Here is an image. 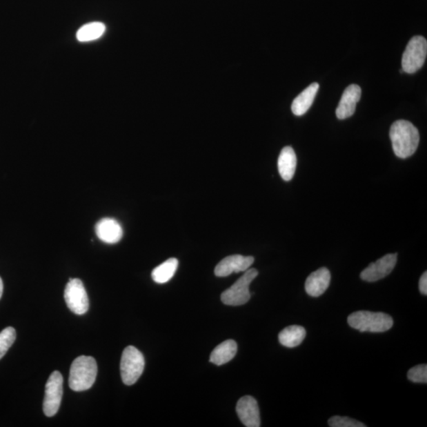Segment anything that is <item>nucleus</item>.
Masks as SVG:
<instances>
[{"mask_svg":"<svg viewBox=\"0 0 427 427\" xmlns=\"http://www.w3.org/2000/svg\"><path fill=\"white\" fill-rule=\"evenodd\" d=\"M390 136L394 153L399 159H408L413 155L419 143L418 129L408 121L394 122L390 128Z\"/></svg>","mask_w":427,"mask_h":427,"instance_id":"nucleus-1","label":"nucleus"},{"mask_svg":"<svg viewBox=\"0 0 427 427\" xmlns=\"http://www.w3.org/2000/svg\"><path fill=\"white\" fill-rule=\"evenodd\" d=\"M97 374V366L93 357H78L70 370L69 386L75 392L88 390L93 386Z\"/></svg>","mask_w":427,"mask_h":427,"instance_id":"nucleus-2","label":"nucleus"},{"mask_svg":"<svg viewBox=\"0 0 427 427\" xmlns=\"http://www.w3.org/2000/svg\"><path fill=\"white\" fill-rule=\"evenodd\" d=\"M348 322L351 328L361 332H384L393 326V318L384 312L358 311L350 315Z\"/></svg>","mask_w":427,"mask_h":427,"instance_id":"nucleus-3","label":"nucleus"},{"mask_svg":"<svg viewBox=\"0 0 427 427\" xmlns=\"http://www.w3.org/2000/svg\"><path fill=\"white\" fill-rule=\"evenodd\" d=\"M257 275V269H248L246 273L233 286L221 294V301L225 305L232 306H239L247 304L251 298L250 286Z\"/></svg>","mask_w":427,"mask_h":427,"instance_id":"nucleus-4","label":"nucleus"},{"mask_svg":"<svg viewBox=\"0 0 427 427\" xmlns=\"http://www.w3.org/2000/svg\"><path fill=\"white\" fill-rule=\"evenodd\" d=\"M145 366L144 357L132 346L123 350L121 361L122 381L126 386H132L142 375Z\"/></svg>","mask_w":427,"mask_h":427,"instance_id":"nucleus-5","label":"nucleus"},{"mask_svg":"<svg viewBox=\"0 0 427 427\" xmlns=\"http://www.w3.org/2000/svg\"><path fill=\"white\" fill-rule=\"evenodd\" d=\"M427 54V41L425 37L415 36L410 40L402 57L403 72L408 74L417 72L424 66Z\"/></svg>","mask_w":427,"mask_h":427,"instance_id":"nucleus-6","label":"nucleus"},{"mask_svg":"<svg viewBox=\"0 0 427 427\" xmlns=\"http://www.w3.org/2000/svg\"><path fill=\"white\" fill-rule=\"evenodd\" d=\"M64 299L70 310L83 315L89 310V299L84 285L79 279H71L64 291Z\"/></svg>","mask_w":427,"mask_h":427,"instance_id":"nucleus-7","label":"nucleus"},{"mask_svg":"<svg viewBox=\"0 0 427 427\" xmlns=\"http://www.w3.org/2000/svg\"><path fill=\"white\" fill-rule=\"evenodd\" d=\"M63 383L62 375L59 371H54L48 379L44 402H43V410L48 417H52L55 415L61 407Z\"/></svg>","mask_w":427,"mask_h":427,"instance_id":"nucleus-8","label":"nucleus"},{"mask_svg":"<svg viewBox=\"0 0 427 427\" xmlns=\"http://www.w3.org/2000/svg\"><path fill=\"white\" fill-rule=\"evenodd\" d=\"M397 261V253L388 254L385 257L377 259L375 263H372L367 267L360 277L366 282H376L387 277L393 272Z\"/></svg>","mask_w":427,"mask_h":427,"instance_id":"nucleus-9","label":"nucleus"},{"mask_svg":"<svg viewBox=\"0 0 427 427\" xmlns=\"http://www.w3.org/2000/svg\"><path fill=\"white\" fill-rule=\"evenodd\" d=\"M254 262L252 257L232 255L221 261L215 269V274L218 277H226L232 273L246 272Z\"/></svg>","mask_w":427,"mask_h":427,"instance_id":"nucleus-10","label":"nucleus"},{"mask_svg":"<svg viewBox=\"0 0 427 427\" xmlns=\"http://www.w3.org/2000/svg\"><path fill=\"white\" fill-rule=\"evenodd\" d=\"M237 415L241 423L247 427L261 426L257 401L250 396L241 397L237 404Z\"/></svg>","mask_w":427,"mask_h":427,"instance_id":"nucleus-11","label":"nucleus"},{"mask_svg":"<svg viewBox=\"0 0 427 427\" xmlns=\"http://www.w3.org/2000/svg\"><path fill=\"white\" fill-rule=\"evenodd\" d=\"M361 95V90L358 85L351 84L346 88L336 111L337 117L339 120H345L354 115Z\"/></svg>","mask_w":427,"mask_h":427,"instance_id":"nucleus-12","label":"nucleus"},{"mask_svg":"<svg viewBox=\"0 0 427 427\" xmlns=\"http://www.w3.org/2000/svg\"><path fill=\"white\" fill-rule=\"evenodd\" d=\"M331 274L326 268H321L310 274L306 281V293L313 298H317L327 290L330 285Z\"/></svg>","mask_w":427,"mask_h":427,"instance_id":"nucleus-13","label":"nucleus"},{"mask_svg":"<svg viewBox=\"0 0 427 427\" xmlns=\"http://www.w3.org/2000/svg\"><path fill=\"white\" fill-rule=\"evenodd\" d=\"M96 235L99 239L108 244H115L123 237V229L120 224L110 218L102 219L96 224Z\"/></svg>","mask_w":427,"mask_h":427,"instance_id":"nucleus-14","label":"nucleus"},{"mask_svg":"<svg viewBox=\"0 0 427 427\" xmlns=\"http://www.w3.org/2000/svg\"><path fill=\"white\" fill-rule=\"evenodd\" d=\"M319 90L317 83H312L295 97L292 103L291 110L295 116H302L310 109Z\"/></svg>","mask_w":427,"mask_h":427,"instance_id":"nucleus-15","label":"nucleus"},{"mask_svg":"<svg viewBox=\"0 0 427 427\" xmlns=\"http://www.w3.org/2000/svg\"><path fill=\"white\" fill-rule=\"evenodd\" d=\"M297 166V157L291 147L284 148L279 157L278 169L281 177L289 181L294 177Z\"/></svg>","mask_w":427,"mask_h":427,"instance_id":"nucleus-16","label":"nucleus"},{"mask_svg":"<svg viewBox=\"0 0 427 427\" xmlns=\"http://www.w3.org/2000/svg\"><path fill=\"white\" fill-rule=\"evenodd\" d=\"M237 351V344L235 340H226L214 349L210 361L216 366L224 365L235 358Z\"/></svg>","mask_w":427,"mask_h":427,"instance_id":"nucleus-17","label":"nucleus"},{"mask_svg":"<svg viewBox=\"0 0 427 427\" xmlns=\"http://www.w3.org/2000/svg\"><path fill=\"white\" fill-rule=\"evenodd\" d=\"M306 329L299 326H291L284 329L279 335V341L286 348L298 347L306 338Z\"/></svg>","mask_w":427,"mask_h":427,"instance_id":"nucleus-18","label":"nucleus"},{"mask_svg":"<svg viewBox=\"0 0 427 427\" xmlns=\"http://www.w3.org/2000/svg\"><path fill=\"white\" fill-rule=\"evenodd\" d=\"M177 267L178 261L176 258L168 259L153 270L151 277L157 284H166L174 277Z\"/></svg>","mask_w":427,"mask_h":427,"instance_id":"nucleus-19","label":"nucleus"},{"mask_svg":"<svg viewBox=\"0 0 427 427\" xmlns=\"http://www.w3.org/2000/svg\"><path fill=\"white\" fill-rule=\"evenodd\" d=\"M106 30L104 23L95 21L86 24L77 31V39L80 42H89L99 39Z\"/></svg>","mask_w":427,"mask_h":427,"instance_id":"nucleus-20","label":"nucleus"},{"mask_svg":"<svg viewBox=\"0 0 427 427\" xmlns=\"http://www.w3.org/2000/svg\"><path fill=\"white\" fill-rule=\"evenodd\" d=\"M16 339V332L12 327H8L0 332V359L6 355Z\"/></svg>","mask_w":427,"mask_h":427,"instance_id":"nucleus-21","label":"nucleus"},{"mask_svg":"<svg viewBox=\"0 0 427 427\" xmlns=\"http://www.w3.org/2000/svg\"><path fill=\"white\" fill-rule=\"evenodd\" d=\"M408 378L414 383H427V366L419 365L410 369L408 373Z\"/></svg>","mask_w":427,"mask_h":427,"instance_id":"nucleus-22","label":"nucleus"},{"mask_svg":"<svg viewBox=\"0 0 427 427\" xmlns=\"http://www.w3.org/2000/svg\"><path fill=\"white\" fill-rule=\"evenodd\" d=\"M328 425L331 427H366L361 421L342 416H333L328 420Z\"/></svg>","mask_w":427,"mask_h":427,"instance_id":"nucleus-23","label":"nucleus"},{"mask_svg":"<svg viewBox=\"0 0 427 427\" xmlns=\"http://www.w3.org/2000/svg\"><path fill=\"white\" fill-rule=\"evenodd\" d=\"M419 290L421 295H427V273L425 272L419 280Z\"/></svg>","mask_w":427,"mask_h":427,"instance_id":"nucleus-24","label":"nucleus"},{"mask_svg":"<svg viewBox=\"0 0 427 427\" xmlns=\"http://www.w3.org/2000/svg\"><path fill=\"white\" fill-rule=\"evenodd\" d=\"M3 280L1 277H0V299H1V297L3 295Z\"/></svg>","mask_w":427,"mask_h":427,"instance_id":"nucleus-25","label":"nucleus"}]
</instances>
